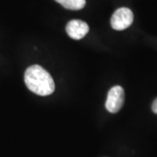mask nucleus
Wrapping results in <instances>:
<instances>
[{
    "mask_svg": "<svg viewBox=\"0 0 157 157\" xmlns=\"http://www.w3.org/2000/svg\"><path fill=\"white\" fill-rule=\"evenodd\" d=\"M152 110L155 113L157 114V99H155V101L153 102V104H152Z\"/></svg>",
    "mask_w": 157,
    "mask_h": 157,
    "instance_id": "6",
    "label": "nucleus"
},
{
    "mask_svg": "<svg viewBox=\"0 0 157 157\" xmlns=\"http://www.w3.org/2000/svg\"><path fill=\"white\" fill-rule=\"evenodd\" d=\"M24 78L28 89L38 95H50L55 90L52 77L39 65L29 67L25 73Z\"/></svg>",
    "mask_w": 157,
    "mask_h": 157,
    "instance_id": "1",
    "label": "nucleus"
},
{
    "mask_svg": "<svg viewBox=\"0 0 157 157\" xmlns=\"http://www.w3.org/2000/svg\"><path fill=\"white\" fill-rule=\"evenodd\" d=\"M125 93L124 89L120 86H114L109 90L107 94L106 108L108 112L115 113L121 110L124 104Z\"/></svg>",
    "mask_w": 157,
    "mask_h": 157,
    "instance_id": "3",
    "label": "nucleus"
},
{
    "mask_svg": "<svg viewBox=\"0 0 157 157\" xmlns=\"http://www.w3.org/2000/svg\"><path fill=\"white\" fill-rule=\"evenodd\" d=\"M63 7L68 10L78 11L84 8L86 6V0H55Z\"/></svg>",
    "mask_w": 157,
    "mask_h": 157,
    "instance_id": "5",
    "label": "nucleus"
},
{
    "mask_svg": "<svg viewBox=\"0 0 157 157\" xmlns=\"http://www.w3.org/2000/svg\"><path fill=\"white\" fill-rule=\"evenodd\" d=\"M134 21V14L132 11L122 7L113 12L111 17V25L116 31H122L128 28Z\"/></svg>",
    "mask_w": 157,
    "mask_h": 157,
    "instance_id": "2",
    "label": "nucleus"
},
{
    "mask_svg": "<svg viewBox=\"0 0 157 157\" xmlns=\"http://www.w3.org/2000/svg\"><path fill=\"white\" fill-rule=\"evenodd\" d=\"M68 36L73 39H81L84 38L89 31L88 25L79 19H73L69 21L66 26Z\"/></svg>",
    "mask_w": 157,
    "mask_h": 157,
    "instance_id": "4",
    "label": "nucleus"
}]
</instances>
